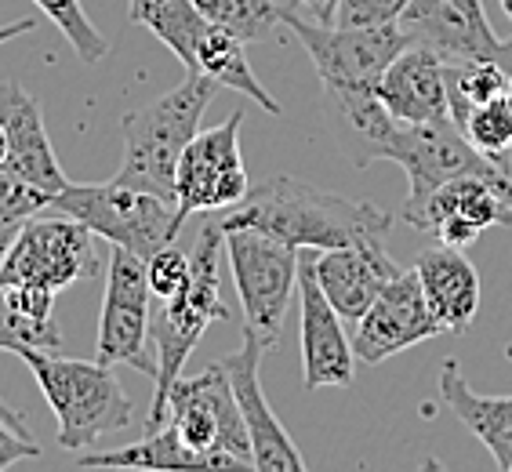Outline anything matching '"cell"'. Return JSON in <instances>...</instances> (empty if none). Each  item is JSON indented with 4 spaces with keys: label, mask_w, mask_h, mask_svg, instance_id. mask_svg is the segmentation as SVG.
<instances>
[{
    "label": "cell",
    "mask_w": 512,
    "mask_h": 472,
    "mask_svg": "<svg viewBox=\"0 0 512 472\" xmlns=\"http://www.w3.org/2000/svg\"><path fill=\"white\" fill-rule=\"evenodd\" d=\"M222 222H204L193 247V273L189 284L175 298H160L157 313L149 316V338L157 353V374H153V404H149L146 433L168 422V393L182 378V367L193 356L197 342L211 324H226L229 305L222 302Z\"/></svg>",
    "instance_id": "obj_2"
},
{
    "label": "cell",
    "mask_w": 512,
    "mask_h": 472,
    "mask_svg": "<svg viewBox=\"0 0 512 472\" xmlns=\"http://www.w3.org/2000/svg\"><path fill=\"white\" fill-rule=\"evenodd\" d=\"M48 211L77 218L95 236L109 240L113 247H128L138 258H149L182 233V222H178L171 200L146 193V189L120 186L113 178L102 186L69 182L48 200Z\"/></svg>",
    "instance_id": "obj_5"
},
{
    "label": "cell",
    "mask_w": 512,
    "mask_h": 472,
    "mask_svg": "<svg viewBox=\"0 0 512 472\" xmlns=\"http://www.w3.org/2000/svg\"><path fill=\"white\" fill-rule=\"evenodd\" d=\"M240 124L244 113H233L218 128L197 131L182 149L175 168V215L186 222L204 211H229L247 197L251 178L240 153Z\"/></svg>",
    "instance_id": "obj_11"
},
{
    "label": "cell",
    "mask_w": 512,
    "mask_h": 472,
    "mask_svg": "<svg viewBox=\"0 0 512 472\" xmlns=\"http://www.w3.org/2000/svg\"><path fill=\"white\" fill-rule=\"evenodd\" d=\"M458 128H462V135L480 149L483 157H491L494 164H502V157L512 149V102H509V95L473 106L462 117Z\"/></svg>",
    "instance_id": "obj_29"
},
{
    "label": "cell",
    "mask_w": 512,
    "mask_h": 472,
    "mask_svg": "<svg viewBox=\"0 0 512 472\" xmlns=\"http://www.w3.org/2000/svg\"><path fill=\"white\" fill-rule=\"evenodd\" d=\"M338 4L342 0H287L284 11H291V15L306 22H316V26H335Z\"/></svg>",
    "instance_id": "obj_36"
},
{
    "label": "cell",
    "mask_w": 512,
    "mask_h": 472,
    "mask_svg": "<svg viewBox=\"0 0 512 472\" xmlns=\"http://www.w3.org/2000/svg\"><path fill=\"white\" fill-rule=\"evenodd\" d=\"M189 273H193V262H189L182 247H175V240L146 258V276L153 298H175L189 284Z\"/></svg>",
    "instance_id": "obj_33"
},
{
    "label": "cell",
    "mask_w": 512,
    "mask_h": 472,
    "mask_svg": "<svg viewBox=\"0 0 512 472\" xmlns=\"http://www.w3.org/2000/svg\"><path fill=\"white\" fill-rule=\"evenodd\" d=\"M440 400L491 451L494 465L502 472H512V396H480L473 385L465 382L462 364L444 360V367H440Z\"/></svg>",
    "instance_id": "obj_22"
},
{
    "label": "cell",
    "mask_w": 512,
    "mask_h": 472,
    "mask_svg": "<svg viewBox=\"0 0 512 472\" xmlns=\"http://www.w3.org/2000/svg\"><path fill=\"white\" fill-rule=\"evenodd\" d=\"M22 226H0V266H4V255H8L11 240H15V233H19Z\"/></svg>",
    "instance_id": "obj_39"
},
{
    "label": "cell",
    "mask_w": 512,
    "mask_h": 472,
    "mask_svg": "<svg viewBox=\"0 0 512 472\" xmlns=\"http://www.w3.org/2000/svg\"><path fill=\"white\" fill-rule=\"evenodd\" d=\"M284 26L313 59L324 91H378L385 69L411 44L400 22L393 26H316L284 11Z\"/></svg>",
    "instance_id": "obj_7"
},
{
    "label": "cell",
    "mask_w": 512,
    "mask_h": 472,
    "mask_svg": "<svg viewBox=\"0 0 512 472\" xmlns=\"http://www.w3.org/2000/svg\"><path fill=\"white\" fill-rule=\"evenodd\" d=\"M411 44L433 48L447 66L494 59L502 40L491 30L483 0H411L400 15Z\"/></svg>",
    "instance_id": "obj_17"
},
{
    "label": "cell",
    "mask_w": 512,
    "mask_h": 472,
    "mask_svg": "<svg viewBox=\"0 0 512 472\" xmlns=\"http://www.w3.org/2000/svg\"><path fill=\"white\" fill-rule=\"evenodd\" d=\"M80 469H251L240 462L237 454L215 451L200 454L182 443V436L171 429L168 422L146 433L131 447L120 451H99V454H80Z\"/></svg>",
    "instance_id": "obj_24"
},
{
    "label": "cell",
    "mask_w": 512,
    "mask_h": 472,
    "mask_svg": "<svg viewBox=\"0 0 512 472\" xmlns=\"http://www.w3.org/2000/svg\"><path fill=\"white\" fill-rule=\"evenodd\" d=\"M168 425L193 451H229L251 465V436H247L244 414H240L237 393H233V382H229L222 360L204 367L193 378H178L171 385Z\"/></svg>",
    "instance_id": "obj_12"
},
{
    "label": "cell",
    "mask_w": 512,
    "mask_h": 472,
    "mask_svg": "<svg viewBox=\"0 0 512 472\" xmlns=\"http://www.w3.org/2000/svg\"><path fill=\"white\" fill-rule=\"evenodd\" d=\"M327 106L338 146L356 168L385 160V146L400 120L385 109L378 91H327Z\"/></svg>",
    "instance_id": "obj_23"
},
{
    "label": "cell",
    "mask_w": 512,
    "mask_h": 472,
    "mask_svg": "<svg viewBox=\"0 0 512 472\" xmlns=\"http://www.w3.org/2000/svg\"><path fill=\"white\" fill-rule=\"evenodd\" d=\"M0 418H4V422H8L11 429H19L22 436H30V425H26V418H22V411H15V407H11L8 400H4V396H0Z\"/></svg>",
    "instance_id": "obj_37"
},
{
    "label": "cell",
    "mask_w": 512,
    "mask_h": 472,
    "mask_svg": "<svg viewBox=\"0 0 512 472\" xmlns=\"http://www.w3.org/2000/svg\"><path fill=\"white\" fill-rule=\"evenodd\" d=\"M33 4L59 26L62 37L73 44V51H77V59L84 62V66H95V62H102L109 55L106 37H102V33L95 30V22L84 15L80 0H33Z\"/></svg>",
    "instance_id": "obj_30"
},
{
    "label": "cell",
    "mask_w": 512,
    "mask_h": 472,
    "mask_svg": "<svg viewBox=\"0 0 512 472\" xmlns=\"http://www.w3.org/2000/svg\"><path fill=\"white\" fill-rule=\"evenodd\" d=\"M385 160L400 164L407 175V200L404 207L422 204L429 193L462 175H483V178H509L502 164L483 157L480 149L462 135V128L451 117L444 120H425V124H396Z\"/></svg>",
    "instance_id": "obj_10"
},
{
    "label": "cell",
    "mask_w": 512,
    "mask_h": 472,
    "mask_svg": "<svg viewBox=\"0 0 512 472\" xmlns=\"http://www.w3.org/2000/svg\"><path fill=\"white\" fill-rule=\"evenodd\" d=\"M313 269L320 287H324L327 302L335 305L342 320H360L385 287L404 273L400 262L385 251V240L331 247V251L316 258Z\"/></svg>",
    "instance_id": "obj_18"
},
{
    "label": "cell",
    "mask_w": 512,
    "mask_h": 472,
    "mask_svg": "<svg viewBox=\"0 0 512 472\" xmlns=\"http://www.w3.org/2000/svg\"><path fill=\"white\" fill-rule=\"evenodd\" d=\"M37 26V19H19V22H8V26H0V44H8V40L22 37V33H30Z\"/></svg>",
    "instance_id": "obj_38"
},
{
    "label": "cell",
    "mask_w": 512,
    "mask_h": 472,
    "mask_svg": "<svg viewBox=\"0 0 512 472\" xmlns=\"http://www.w3.org/2000/svg\"><path fill=\"white\" fill-rule=\"evenodd\" d=\"M128 19L146 26L164 48L175 51V59L186 66V73L197 69V48L200 37L207 33L211 22L193 0H131Z\"/></svg>",
    "instance_id": "obj_26"
},
{
    "label": "cell",
    "mask_w": 512,
    "mask_h": 472,
    "mask_svg": "<svg viewBox=\"0 0 512 472\" xmlns=\"http://www.w3.org/2000/svg\"><path fill=\"white\" fill-rule=\"evenodd\" d=\"M218 84L204 73H186V80L149 102L131 109L120 120L124 131V160H120L113 182L131 189H146L175 204V168L182 149L200 131L207 106L215 99Z\"/></svg>",
    "instance_id": "obj_3"
},
{
    "label": "cell",
    "mask_w": 512,
    "mask_h": 472,
    "mask_svg": "<svg viewBox=\"0 0 512 472\" xmlns=\"http://www.w3.org/2000/svg\"><path fill=\"white\" fill-rule=\"evenodd\" d=\"M378 95L400 124H425V120L451 117L447 62L425 44H407L393 59V66L385 69Z\"/></svg>",
    "instance_id": "obj_20"
},
{
    "label": "cell",
    "mask_w": 512,
    "mask_h": 472,
    "mask_svg": "<svg viewBox=\"0 0 512 472\" xmlns=\"http://www.w3.org/2000/svg\"><path fill=\"white\" fill-rule=\"evenodd\" d=\"M505 95H509V102H512V73H509V91H505Z\"/></svg>",
    "instance_id": "obj_42"
},
{
    "label": "cell",
    "mask_w": 512,
    "mask_h": 472,
    "mask_svg": "<svg viewBox=\"0 0 512 472\" xmlns=\"http://www.w3.org/2000/svg\"><path fill=\"white\" fill-rule=\"evenodd\" d=\"M509 91V73L494 59L458 62L447 66V95H451V120L462 124V117L480 102L502 99Z\"/></svg>",
    "instance_id": "obj_28"
},
{
    "label": "cell",
    "mask_w": 512,
    "mask_h": 472,
    "mask_svg": "<svg viewBox=\"0 0 512 472\" xmlns=\"http://www.w3.org/2000/svg\"><path fill=\"white\" fill-rule=\"evenodd\" d=\"M26 458H40V443L33 436H22L19 429H11L4 418H0V469H8L15 462H26Z\"/></svg>",
    "instance_id": "obj_35"
},
{
    "label": "cell",
    "mask_w": 512,
    "mask_h": 472,
    "mask_svg": "<svg viewBox=\"0 0 512 472\" xmlns=\"http://www.w3.org/2000/svg\"><path fill=\"white\" fill-rule=\"evenodd\" d=\"M62 345V335L55 320L51 324H37V320H26L19 316L15 309L8 305L4 291H0V349H8V353H26V349H48L55 353Z\"/></svg>",
    "instance_id": "obj_31"
},
{
    "label": "cell",
    "mask_w": 512,
    "mask_h": 472,
    "mask_svg": "<svg viewBox=\"0 0 512 472\" xmlns=\"http://www.w3.org/2000/svg\"><path fill=\"white\" fill-rule=\"evenodd\" d=\"M99 273L95 233L69 215H33L11 240L0 284H37L48 291H66L77 280Z\"/></svg>",
    "instance_id": "obj_8"
},
{
    "label": "cell",
    "mask_w": 512,
    "mask_h": 472,
    "mask_svg": "<svg viewBox=\"0 0 512 472\" xmlns=\"http://www.w3.org/2000/svg\"><path fill=\"white\" fill-rule=\"evenodd\" d=\"M414 273H418V284H422V295L433 309V316L440 320L444 335H465L473 327L476 313H480V273L469 258L462 255V247H433L418 255L414 262Z\"/></svg>",
    "instance_id": "obj_21"
},
{
    "label": "cell",
    "mask_w": 512,
    "mask_h": 472,
    "mask_svg": "<svg viewBox=\"0 0 512 472\" xmlns=\"http://www.w3.org/2000/svg\"><path fill=\"white\" fill-rule=\"evenodd\" d=\"M0 128L8 135L4 164H11L22 178H30L33 186H40L51 197L69 186L48 128H44V109H40L37 95H30L19 80H0Z\"/></svg>",
    "instance_id": "obj_19"
},
{
    "label": "cell",
    "mask_w": 512,
    "mask_h": 472,
    "mask_svg": "<svg viewBox=\"0 0 512 472\" xmlns=\"http://www.w3.org/2000/svg\"><path fill=\"white\" fill-rule=\"evenodd\" d=\"M149 276L146 258H138L128 247L109 251L106 298L99 316V345L95 360L109 367H135L142 374H157V353L149 338Z\"/></svg>",
    "instance_id": "obj_9"
},
{
    "label": "cell",
    "mask_w": 512,
    "mask_h": 472,
    "mask_svg": "<svg viewBox=\"0 0 512 472\" xmlns=\"http://www.w3.org/2000/svg\"><path fill=\"white\" fill-rule=\"evenodd\" d=\"M411 0H342L335 26H393Z\"/></svg>",
    "instance_id": "obj_34"
},
{
    "label": "cell",
    "mask_w": 512,
    "mask_h": 472,
    "mask_svg": "<svg viewBox=\"0 0 512 472\" xmlns=\"http://www.w3.org/2000/svg\"><path fill=\"white\" fill-rule=\"evenodd\" d=\"M193 73H204L218 84V88H229L237 91V95H247V99L262 106L266 113L280 117V102L262 88V80L255 77V69L247 62V51H244V40L233 37L229 30L222 26H207V33L200 37V48H197V69Z\"/></svg>",
    "instance_id": "obj_25"
},
{
    "label": "cell",
    "mask_w": 512,
    "mask_h": 472,
    "mask_svg": "<svg viewBox=\"0 0 512 472\" xmlns=\"http://www.w3.org/2000/svg\"><path fill=\"white\" fill-rule=\"evenodd\" d=\"M204 11L207 22H215L222 30H229L233 37H240L244 44H269L284 26V8L276 0H193Z\"/></svg>",
    "instance_id": "obj_27"
},
{
    "label": "cell",
    "mask_w": 512,
    "mask_h": 472,
    "mask_svg": "<svg viewBox=\"0 0 512 472\" xmlns=\"http://www.w3.org/2000/svg\"><path fill=\"white\" fill-rule=\"evenodd\" d=\"M8 160V135H4V128H0V164Z\"/></svg>",
    "instance_id": "obj_40"
},
{
    "label": "cell",
    "mask_w": 512,
    "mask_h": 472,
    "mask_svg": "<svg viewBox=\"0 0 512 472\" xmlns=\"http://www.w3.org/2000/svg\"><path fill=\"white\" fill-rule=\"evenodd\" d=\"M436 335H444V327L425 302L418 273L404 269L356 320L353 353L360 364H382L389 356L404 353L418 342H429Z\"/></svg>",
    "instance_id": "obj_14"
},
{
    "label": "cell",
    "mask_w": 512,
    "mask_h": 472,
    "mask_svg": "<svg viewBox=\"0 0 512 472\" xmlns=\"http://www.w3.org/2000/svg\"><path fill=\"white\" fill-rule=\"evenodd\" d=\"M298 305H302V382L306 389H345L353 385L356 353L353 338L345 335L342 316L327 302L316 280L313 262L298 255Z\"/></svg>",
    "instance_id": "obj_16"
},
{
    "label": "cell",
    "mask_w": 512,
    "mask_h": 472,
    "mask_svg": "<svg viewBox=\"0 0 512 472\" xmlns=\"http://www.w3.org/2000/svg\"><path fill=\"white\" fill-rule=\"evenodd\" d=\"M262 353H266L262 338L251 327H244L240 349L222 360L229 382H233V393H237L240 414H244L247 436H251V465L258 472H302L306 462H302L295 440L287 436L284 422L276 418L266 393H262V378H258Z\"/></svg>",
    "instance_id": "obj_15"
},
{
    "label": "cell",
    "mask_w": 512,
    "mask_h": 472,
    "mask_svg": "<svg viewBox=\"0 0 512 472\" xmlns=\"http://www.w3.org/2000/svg\"><path fill=\"white\" fill-rule=\"evenodd\" d=\"M222 229H262L295 244L298 251H331L364 240H385L393 229V215L367 200H349L342 193L309 186L302 178L280 175L247 189V197L222 215Z\"/></svg>",
    "instance_id": "obj_1"
},
{
    "label": "cell",
    "mask_w": 512,
    "mask_h": 472,
    "mask_svg": "<svg viewBox=\"0 0 512 472\" xmlns=\"http://www.w3.org/2000/svg\"><path fill=\"white\" fill-rule=\"evenodd\" d=\"M51 193L33 186L11 164H0V226H22L37 211H48Z\"/></svg>",
    "instance_id": "obj_32"
},
{
    "label": "cell",
    "mask_w": 512,
    "mask_h": 472,
    "mask_svg": "<svg viewBox=\"0 0 512 472\" xmlns=\"http://www.w3.org/2000/svg\"><path fill=\"white\" fill-rule=\"evenodd\" d=\"M247 324L266 349L284 331L287 305L298 291V247L262 229H222Z\"/></svg>",
    "instance_id": "obj_6"
},
{
    "label": "cell",
    "mask_w": 512,
    "mask_h": 472,
    "mask_svg": "<svg viewBox=\"0 0 512 472\" xmlns=\"http://www.w3.org/2000/svg\"><path fill=\"white\" fill-rule=\"evenodd\" d=\"M19 356L33 371L40 393L59 422L62 451H84L106 433L131 425L135 407L109 364L69 360V356H55L48 349H26Z\"/></svg>",
    "instance_id": "obj_4"
},
{
    "label": "cell",
    "mask_w": 512,
    "mask_h": 472,
    "mask_svg": "<svg viewBox=\"0 0 512 472\" xmlns=\"http://www.w3.org/2000/svg\"><path fill=\"white\" fill-rule=\"evenodd\" d=\"M502 8H505V15L512 19V0H502Z\"/></svg>",
    "instance_id": "obj_41"
},
{
    "label": "cell",
    "mask_w": 512,
    "mask_h": 472,
    "mask_svg": "<svg viewBox=\"0 0 512 472\" xmlns=\"http://www.w3.org/2000/svg\"><path fill=\"white\" fill-rule=\"evenodd\" d=\"M400 218L447 247H473L491 226H512V175H462L429 193L422 204L400 207Z\"/></svg>",
    "instance_id": "obj_13"
}]
</instances>
